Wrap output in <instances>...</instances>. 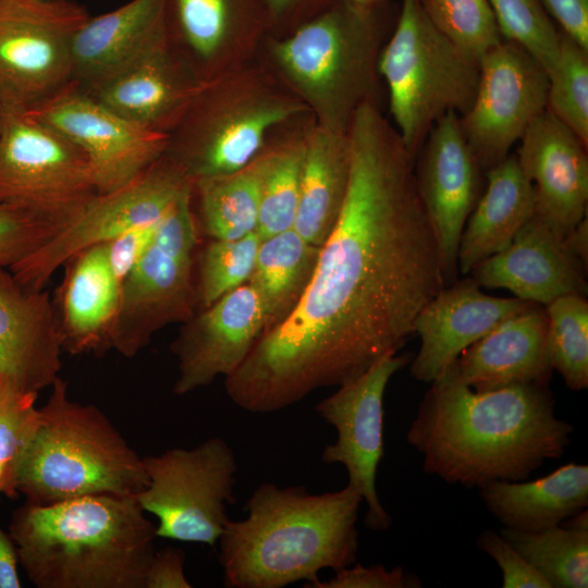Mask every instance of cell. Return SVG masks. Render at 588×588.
<instances>
[{"instance_id":"6da1fadb","label":"cell","mask_w":588,"mask_h":588,"mask_svg":"<svg viewBox=\"0 0 588 588\" xmlns=\"http://www.w3.org/2000/svg\"><path fill=\"white\" fill-rule=\"evenodd\" d=\"M347 135V193L307 289L224 379L228 396L245 411H280L359 377L403 347L420 310L445 286L415 159L376 100L357 109Z\"/></svg>"},{"instance_id":"7a4b0ae2","label":"cell","mask_w":588,"mask_h":588,"mask_svg":"<svg viewBox=\"0 0 588 588\" xmlns=\"http://www.w3.org/2000/svg\"><path fill=\"white\" fill-rule=\"evenodd\" d=\"M406 432L422 470L467 489L522 481L571 443L572 424L555 413L549 385L476 392L455 362L430 383Z\"/></svg>"},{"instance_id":"3957f363","label":"cell","mask_w":588,"mask_h":588,"mask_svg":"<svg viewBox=\"0 0 588 588\" xmlns=\"http://www.w3.org/2000/svg\"><path fill=\"white\" fill-rule=\"evenodd\" d=\"M362 502L348 485L339 491L310 494L304 487L261 483L245 504L247 516L229 519L219 538L223 585L281 588L301 580L311 584L322 569L338 572L354 564Z\"/></svg>"},{"instance_id":"277c9868","label":"cell","mask_w":588,"mask_h":588,"mask_svg":"<svg viewBox=\"0 0 588 588\" xmlns=\"http://www.w3.org/2000/svg\"><path fill=\"white\" fill-rule=\"evenodd\" d=\"M27 578L38 588H144L156 525L135 497L24 502L9 525Z\"/></svg>"},{"instance_id":"5b68a950","label":"cell","mask_w":588,"mask_h":588,"mask_svg":"<svg viewBox=\"0 0 588 588\" xmlns=\"http://www.w3.org/2000/svg\"><path fill=\"white\" fill-rule=\"evenodd\" d=\"M377 8L334 0L286 36H267L257 58L307 107L316 125L347 133L376 100L382 30Z\"/></svg>"},{"instance_id":"8992f818","label":"cell","mask_w":588,"mask_h":588,"mask_svg":"<svg viewBox=\"0 0 588 588\" xmlns=\"http://www.w3.org/2000/svg\"><path fill=\"white\" fill-rule=\"evenodd\" d=\"M50 388L17 469L19 494L34 504L136 497L147 485L143 457L101 409L72 400L65 380Z\"/></svg>"},{"instance_id":"52a82bcc","label":"cell","mask_w":588,"mask_h":588,"mask_svg":"<svg viewBox=\"0 0 588 588\" xmlns=\"http://www.w3.org/2000/svg\"><path fill=\"white\" fill-rule=\"evenodd\" d=\"M308 114L256 57L203 84L169 134L164 154L192 183L230 174L255 160L281 127Z\"/></svg>"},{"instance_id":"ba28073f","label":"cell","mask_w":588,"mask_h":588,"mask_svg":"<svg viewBox=\"0 0 588 588\" xmlns=\"http://www.w3.org/2000/svg\"><path fill=\"white\" fill-rule=\"evenodd\" d=\"M479 72V60L437 29L420 0H402L394 32L379 53L378 74L388 86L392 125L414 159L440 118L467 112Z\"/></svg>"},{"instance_id":"9c48e42d","label":"cell","mask_w":588,"mask_h":588,"mask_svg":"<svg viewBox=\"0 0 588 588\" xmlns=\"http://www.w3.org/2000/svg\"><path fill=\"white\" fill-rule=\"evenodd\" d=\"M200 231L192 189L159 223L150 244L122 283L112 350L136 356L161 329L196 313L195 260Z\"/></svg>"},{"instance_id":"30bf717a","label":"cell","mask_w":588,"mask_h":588,"mask_svg":"<svg viewBox=\"0 0 588 588\" xmlns=\"http://www.w3.org/2000/svg\"><path fill=\"white\" fill-rule=\"evenodd\" d=\"M143 465L147 485L135 499L157 518V538L215 548L234 501L237 463L230 445L212 437L143 457Z\"/></svg>"},{"instance_id":"8fae6325","label":"cell","mask_w":588,"mask_h":588,"mask_svg":"<svg viewBox=\"0 0 588 588\" xmlns=\"http://www.w3.org/2000/svg\"><path fill=\"white\" fill-rule=\"evenodd\" d=\"M97 194L76 146L25 111L0 110V204L69 224Z\"/></svg>"},{"instance_id":"7c38bea8","label":"cell","mask_w":588,"mask_h":588,"mask_svg":"<svg viewBox=\"0 0 588 588\" xmlns=\"http://www.w3.org/2000/svg\"><path fill=\"white\" fill-rule=\"evenodd\" d=\"M89 16L70 0H0V110L27 111L72 82L73 38Z\"/></svg>"},{"instance_id":"4fadbf2b","label":"cell","mask_w":588,"mask_h":588,"mask_svg":"<svg viewBox=\"0 0 588 588\" xmlns=\"http://www.w3.org/2000/svg\"><path fill=\"white\" fill-rule=\"evenodd\" d=\"M191 189L183 170L163 154L125 186L97 194L65 228L10 271L23 285L45 289L69 258L133 228L159 222Z\"/></svg>"},{"instance_id":"5bb4252c","label":"cell","mask_w":588,"mask_h":588,"mask_svg":"<svg viewBox=\"0 0 588 588\" xmlns=\"http://www.w3.org/2000/svg\"><path fill=\"white\" fill-rule=\"evenodd\" d=\"M412 358L409 354L385 355L359 377L339 385L315 408L336 431L335 442L324 446L321 460L345 467L347 485L367 505L365 526L373 531L388 530L392 525L376 486L378 466L384 455V392L390 379L409 365Z\"/></svg>"},{"instance_id":"9a60e30c","label":"cell","mask_w":588,"mask_h":588,"mask_svg":"<svg viewBox=\"0 0 588 588\" xmlns=\"http://www.w3.org/2000/svg\"><path fill=\"white\" fill-rule=\"evenodd\" d=\"M479 82L460 117L483 172L504 160L531 122L547 110L548 73L524 48L502 40L479 60Z\"/></svg>"},{"instance_id":"2e32d148","label":"cell","mask_w":588,"mask_h":588,"mask_svg":"<svg viewBox=\"0 0 588 588\" xmlns=\"http://www.w3.org/2000/svg\"><path fill=\"white\" fill-rule=\"evenodd\" d=\"M25 112L51 126L83 152L98 194L113 192L135 180L168 146V134L126 120L74 82Z\"/></svg>"},{"instance_id":"e0dca14e","label":"cell","mask_w":588,"mask_h":588,"mask_svg":"<svg viewBox=\"0 0 588 588\" xmlns=\"http://www.w3.org/2000/svg\"><path fill=\"white\" fill-rule=\"evenodd\" d=\"M415 162L417 191L438 242L448 286L457 280L458 244L481 194L483 172L457 113L449 112L433 124Z\"/></svg>"},{"instance_id":"ac0fdd59","label":"cell","mask_w":588,"mask_h":588,"mask_svg":"<svg viewBox=\"0 0 588 588\" xmlns=\"http://www.w3.org/2000/svg\"><path fill=\"white\" fill-rule=\"evenodd\" d=\"M172 50L201 82L254 60L271 33L262 0H166Z\"/></svg>"},{"instance_id":"d6986e66","label":"cell","mask_w":588,"mask_h":588,"mask_svg":"<svg viewBox=\"0 0 588 588\" xmlns=\"http://www.w3.org/2000/svg\"><path fill=\"white\" fill-rule=\"evenodd\" d=\"M266 327L261 296L250 282L196 311L171 344L177 362L173 393L183 396L232 375Z\"/></svg>"},{"instance_id":"ffe728a7","label":"cell","mask_w":588,"mask_h":588,"mask_svg":"<svg viewBox=\"0 0 588 588\" xmlns=\"http://www.w3.org/2000/svg\"><path fill=\"white\" fill-rule=\"evenodd\" d=\"M516 156L535 188V216L563 240L587 216V145L546 110L519 139Z\"/></svg>"},{"instance_id":"44dd1931","label":"cell","mask_w":588,"mask_h":588,"mask_svg":"<svg viewBox=\"0 0 588 588\" xmlns=\"http://www.w3.org/2000/svg\"><path fill=\"white\" fill-rule=\"evenodd\" d=\"M203 84L164 35L108 77L81 88L126 120L169 135Z\"/></svg>"},{"instance_id":"7402d4cb","label":"cell","mask_w":588,"mask_h":588,"mask_svg":"<svg viewBox=\"0 0 588 588\" xmlns=\"http://www.w3.org/2000/svg\"><path fill=\"white\" fill-rule=\"evenodd\" d=\"M534 304L487 295L471 277L444 286L415 319L421 344L409 363L412 376L430 383L469 345Z\"/></svg>"},{"instance_id":"603a6c76","label":"cell","mask_w":588,"mask_h":588,"mask_svg":"<svg viewBox=\"0 0 588 588\" xmlns=\"http://www.w3.org/2000/svg\"><path fill=\"white\" fill-rule=\"evenodd\" d=\"M63 346L47 289L21 284L0 268V376L38 393L60 377Z\"/></svg>"},{"instance_id":"cb8c5ba5","label":"cell","mask_w":588,"mask_h":588,"mask_svg":"<svg viewBox=\"0 0 588 588\" xmlns=\"http://www.w3.org/2000/svg\"><path fill=\"white\" fill-rule=\"evenodd\" d=\"M586 271L563 241L535 215L502 250L469 272L479 286L504 289L522 301L547 306L568 294H587Z\"/></svg>"},{"instance_id":"d4e9b609","label":"cell","mask_w":588,"mask_h":588,"mask_svg":"<svg viewBox=\"0 0 588 588\" xmlns=\"http://www.w3.org/2000/svg\"><path fill=\"white\" fill-rule=\"evenodd\" d=\"M461 379L476 392L513 385H549L548 316L534 304L507 318L464 350L455 360Z\"/></svg>"},{"instance_id":"484cf974","label":"cell","mask_w":588,"mask_h":588,"mask_svg":"<svg viewBox=\"0 0 588 588\" xmlns=\"http://www.w3.org/2000/svg\"><path fill=\"white\" fill-rule=\"evenodd\" d=\"M62 268L53 305L63 352L98 355L112 350L122 284L110 266L105 244L75 254Z\"/></svg>"},{"instance_id":"4316f807","label":"cell","mask_w":588,"mask_h":588,"mask_svg":"<svg viewBox=\"0 0 588 588\" xmlns=\"http://www.w3.org/2000/svg\"><path fill=\"white\" fill-rule=\"evenodd\" d=\"M166 0H131L89 16L72 42V82L88 88L167 35Z\"/></svg>"},{"instance_id":"83f0119b","label":"cell","mask_w":588,"mask_h":588,"mask_svg":"<svg viewBox=\"0 0 588 588\" xmlns=\"http://www.w3.org/2000/svg\"><path fill=\"white\" fill-rule=\"evenodd\" d=\"M487 185L463 229L457 270L469 274L481 260L506 247L535 215L536 194L516 154L485 172Z\"/></svg>"},{"instance_id":"f1b7e54d","label":"cell","mask_w":588,"mask_h":588,"mask_svg":"<svg viewBox=\"0 0 588 588\" xmlns=\"http://www.w3.org/2000/svg\"><path fill=\"white\" fill-rule=\"evenodd\" d=\"M479 494L503 527L544 530L587 510L588 466L572 462L536 480L492 481Z\"/></svg>"},{"instance_id":"f546056e","label":"cell","mask_w":588,"mask_h":588,"mask_svg":"<svg viewBox=\"0 0 588 588\" xmlns=\"http://www.w3.org/2000/svg\"><path fill=\"white\" fill-rule=\"evenodd\" d=\"M351 175L347 133L311 124L305 147L295 231L320 247L341 213Z\"/></svg>"},{"instance_id":"4dcf8cb0","label":"cell","mask_w":588,"mask_h":588,"mask_svg":"<svg viewBox=\"0 0 588 588\" xmlns=\"http://www.w3.org/2000/svg\"><path fill=\"white\" fill-rule=\"evenodd\" d=\"M310 114L281 127L261 152L257 233L260 238L294 228Z\"/></svg>"},{"instance_id":"1f68e13d","label":"cell","mask_w":588,"mask_h":588,"mask_svg":"<svg viewBox=\"0 0 588 588\" xmlns=\"http://www.w3.org/2000/svg\"><path fill=\"white\" fill-rule=\"evenodd\" d=\"M319 249L294 228L260 241L248 282L257 289L266 309L265 332L282 322L298 304L315 271Z\"/></svg>"},{"instance_id":"d6a6232c","label":"cell","mask_w":588,"mask_h":588,"mask_svg":"<svg viewBox=\"0 0 588 588\" xmlns=\"http://www.w3.org/2000/svg\"><path fill=\"white\" fill-rule=\"evenodd\" d=\"M261 154L243 169L192 183V206L200 233L236 240L257 231Z\"/></svg>"},{"instance_id":"836d02e7","label":"cell","mask_w":588,"mask_h":588,"mask_svg":"<svg viewBox=\"0 0 588 588\" xmlns=\"http://www.w3.org/2000/svg\"><path fill=\"white\" fill-rule=\"evenodd\" d=\"M551 588L588 587V512L540 531L502 527L499 531Z\"/></svg>"},{"instance_id":"e575fe53","label":"cell","mask_w":588,"mask_h":588,"mask_svg":"<svg viewBox=\"0 0 588 588\" xmlns=\"http://www.w3.org/2000/svg\"><path fill=\"white\" fill-rule=\"evenodd\" d=\"M553 370L567 388H588V302L585 295L568 294L544 306Z\"/></svg>"},{"instance_id":"d590c367","label":"cell","mask_w":588,"mask_h":588,"mask_svg":"<svg viewBox=\"0 0 588 588\" xmlns=\"http://www.w3.org/2000/svg\"><path fill=\"white\" fill-rule=\"evenodd\" d=\"M260 241L256 231L236 240H210L198 248L195 260L196 311L249 281Z\"/></svg>"},{"instance_id":"8d00e7d4","label":"cell","mask_w":588,"mask_h":588,"mask_svg":"<svg viewBox=\"0 0 588 588\" xmlns=\"http://www.w3.org/2000/svg\"><path fill=\"white\" fill-rule=\"evenodd\" d=\"M548 81L547 110L588 145V50L561 30Z\"/></svg>"},{"instance_id":"74e56055","label":"cell","mask_w":588,"mask_h":588,"mask_svg":"<svg viewBox=\"0 0 588 588\" xmlns=\"http://www.w3.org/2000/svg\"><path fill=\"white\" fill-rule=\"evenodd\" d=\"M37 395L0 376V499L19 495L17 469L39 417Z\"/></svg>"},{"instance_id":"f35d334b","label":"cell","mask_w":588,"mask_h":588,"mask_svg":"<svg viewBox=\"0 0 588 588\" xmlns=\"http://www.w3.org/2000/svg\"><path fill=\"white\" fill-rule=\"evenodd\" d=\"M431 23L480 60L502 40L489 0H420Z\"/></svg>"},{"instance_id":"ab89813d","label":"cell","mask_w":588,"mask_h":588,"mask_svg":"<svg viewBox=\"0 0 588 588\" xmlns=\"http://www.w3.org/2000/svg\"><path fill=\"white\" fill-rule=\"evenodd\" d=\"M489 3L502 38L524 48L549 75L558 58L560 29L541 0H489Z\"/></svg>"},{"instance_id":"60d3db41","label":"cell","mask_w":588,"mask_h":588,"mask_svg":"<svg viewBox=\"0 0 588 588\" xmlns=\"http://www.w3.org/2000/svg\"><path fill=\"white\" fill-rule=\"evenodd\" d=\"M66 225L63 221L24 207L0 204V268L10 269Z\"/></svg>"},{"instance_id":"b9f144b4","label":"cell","mask_w":588,"mask_h":588,"mask_svg":"<svg viewBox=\"0 0 588 588\" xmlns=\"http://www.w3.org/2000/svg\"><path fill=\"white\" fill-rule=\"evenodd\" d=\"M476 543L500 567L503 588H551L544 577L499 531H481Z\"/></svg>"},{"instance_id":"7bdbcfd3","label":"cell","mask_w":588,"mask_h":588,"mask_svg":"<svg viewBox=\"0 0 588 588\" xmlns=\"http://www.w3.org/2000/svg\"><path fill=\"white\" fill-rule=\"evenodd\" d=\"M422 581L403 567L387 569L383 565L352 564L335 572L328 580L304 585L308 588H420Z\"/></svg>"},{"instance_id":"ee69618b","label":"cell","mask_w":588,"mask_h":588,"mask_svg":"<svg viewBox=\"0 0 588 588\" xmlns=\"http://www.w3.org/2000/svg\"><path fill=\"white\" fill-rule=\"evenodd\" d=\"M160 222L133 228L105 244L110 266L121 284L150 244Z\"/></svg>"},{"instance_id":"f6af8a7d","label":"cell","mask_w":588,"mask_h":588,"mask_svg":"<svg viewBox=\"0 0 588 588\" xmlns=\"http://www.w3.org/2000/svg\"><path fill=\"white\" fill-rule=\"evenodd\" d=\"M271 23V36H286L318 15L334 0H262Z\"/></svg>"},{"instance_id":"bcb514c9","label":"cell","mask_w":588,"mask_h":588,"mask_svg":"<svg viewBox=\"0 0 588 588\" xmlns=\"http://www.w3.org/2000/svg\"><path fill=\"white\" fill-rule=\"evenodd\" d=\"M185 553L174 547L156 550L147 568L144 588H191L184 572Z\"/></svg>"},{"instance_id":"7dc6e473","label":"cell","mask_w":588,"mask_h":588,"mask_svg":"<svg viewBox=\"0 0 588 588\" xmlns=\"http://www.w3.org/2000/svg\"><path fill=\"white\" fill-rule=\"evenodd\" d=\"M560 30L588 50V0H541Z\"/></svg>"},{"instance_id":"c3c4849f","label":"cell","mask_w":588,"mask_h":588,"mask_svg":"<svg viewBox=\"0 0 588 588\" xmlns=\"http://www.w3.org/2000/svg\"><path fill=\"white\" fill-rule=\"evenodd\" d=\"M16 546L9 534L0 525V588H20L22 586L17 566Z\"/></svg>"},{"instance_id":"681fc988","label":"cell","mask_w":588,"mask_h":588,"mask_svg":"<svg viewBox=\"0 0 588 588\" xmlns=\"http://www.w3.org/2000/svg\"><path fill=\"white\" fill-rule=\"evenodd\" d=\"M567 252L587 270L588 221L587 216L562 240Z\"/></svg>"},{"instance_id":"f907efd6","label":"cell","mask_w":588,"mask_h":588,"mask_svg":"<svg viewBox=\"0 0 588 588\" xmlns=\"http://www.w3.org/2000/svg\"><path fill=\"white\" fill-rule=\"evenodd\" d=\"M347 1L363 8H377L382 0H347Z\"/></svg>"},{"instance_id":"816d5d0a","label":"cell","mask_w":588,"mask_h":588,"mask_svg":"<svg viewBox=\"0 0 588 588\" xmlns=\"http://www.w3.org/2000/svg\"><path fill=\"white\" fill-rule=\"evenodd\" d=\"M45 1H58V0H45Z\"/></svg>"}]
</instances>
